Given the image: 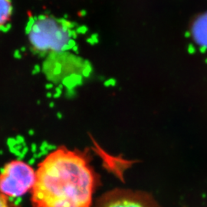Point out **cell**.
Returning <instances> with one entry per match:
<instances>
[{"label": "cell", "mask_w": 207, "mask_h": 207, "mask_svg": "<svg viewBox=\"0 0 207 207\" xmlns=\"http://www.w3.org/2000/svg\"><path fill=\"white\" fill-rule=\"evenodd\" d=\"M87 154L60 147L39 163L31 190L34 207H91L97 184Z\"/></svg>", "instance_id": "1"}, {"label": "cell", "mask_w": 207, "mask_h": 207, "mask_svg": "<svg viewBox=\"0 0 207 207\" xmlns=\"http://www.w3.org/2000/svg\"><path fill=\"white\" fill-rule=\"evenodd\" d=\"M27 34L33 50L47 55L68 52L74 45L76 39V31L71 21L49 15L31 19Z\"/></svg>", "instance_id": "2"}, {"label": "cell", "mask_w": 207, "mask_h": 207, "mask_svg": "<svg viewBox=\"0 0 207 207\" xmlns=\"http://www.w3.org/2000/svg\"><path fill=\"white\" fill-rule=\"evenodd\" d=\"M43 70L52 82H80L88 70V65L81 58L65 52L48 55Z\"/></svg>", "instance_id": "3"}, {"label": "cell", "mask_w": 207, "mask_h": 207, "mask_svg": "<svg viewBox=\"0 0 207 207\" xmlns=\"http://www.w3.org/2000/svg\"><path fill=\"white\" fill-rule=\"evenodd\" d=\"M35 172L29 164L13 160L5 166L0 173V192L6 196L17 197L32 190Z\"/></svg>", "instance_id": "4"}, {"label": "cell", "mask_w": 207, "mask_h": 207, "mask_svg": "<svg viewBox=\"0 0 207 207\" xmlns=\"http://www.w3.org/2000/svg\"><path fill=\"white\" fill-rule=\"evenodd\" d=\"M95 207H160L154 199L140 191L118 189L105 193Z\"/></svg>", "instance_id": "5"}, {"label": "cell", "mask_w": 207, "mask_h": 207, "mask_svg": "<svg viewBox=\"0 0 207 207\" xmlns=\"http://www.w3.org/2000/svg\"><path fill=\"white\" fill-rule=\"evenodd\" d=\"M190 32L197 46L207 49V12L198 15L190 24Z\"/></svg>", "instance_id": "6"}, {"label": "cell", "mask_w": 207, "mask_h": 207, "mask_svg": "<svg viewBox=\"0 0 207 207\" xmlns=\"http://www.w3.org/2000/svg\"><path fill=\"white\" fill-rule=\"evenodd\" d=\"M12 6L10 0H0V29L8 26L10 21Z\"/></svg>", "instance_id": "7"}, {"label": "cell", "mask_w": 207, "mask_h": 207, "mask_svg": "<svg viewBox=\"0 0 207 207\" xmlns=\"http://www.w3.org/2000/svg\"><path fill=\"white\" fill-rule=\"evenodd\" d=\"M0 207H16L13 203H12L8 196L0 192Z\"/></svg>", "instance_id": "8"}]
</instances>
